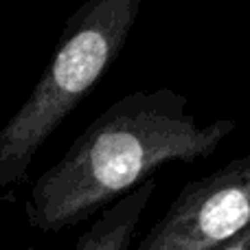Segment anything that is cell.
I'll list each match as a JSON object with an SVG mask.
<instances>
[{"mask_svg":"<svg viewBox=\"0 0 250 250\" xmlns=\"http://www.w3.org/2000/svg\"><path fill=\"white\" fill-rule=\"evenodd\" d=\"M215 250H250V226L244 233H239L235 239H230V242H226L224 246H220Z\"/></svg>","mask_w":250,"mask_h":250,"instance_id":"obj_5","label":"cell"},{"mask_svg":"<svg viewBox=\"0 0 250 250\" xmlns=\"http://www.w3.org/2000/svg\"><path fill=\"white\" fill-rule=\"evenodd\" d=\"M143 0H86L68 18L42 77L0 127V189L20 185L40 147L121 55Z\"/></svg>","mask_w":250,"mask_h":250,"instance_id":"obj_2","label":"cell"},{"mask_svg":"<svg viewBox=\"0 0 250 250\" xmlns=\"http://www.w3.org/2000/svg\"><path fill=\"white\" fill-rule=\"evenodd\" d=\"M156 191V180H147L132 193L123 195L99 213L95 222L82 233L70 250H129L138 222Z\"/></svg>","mask_w":250,"mask_h":250,"instance_id":"obj_4","label":"cell"},{"mask_svg":"<svg viewBox=\"0 0 250 250\" xmlns=\"http://www.w3.org/2000/svg\"><path fill=\"white\" fill-rule=\"evenodd\" d=\"M250 226V154L187 182L134 250H215Z\"/></svg>","mask_w":250,"mask_h":250,"instance_id":"obj_3","label":"cell"},{"mask_svg":"<svg viewBox=\"0 0 250 250\" xmlns=\"http://www.w3.org/2000/svg\"><path fill=\"white\" fill-rule=\"evenodd\" d=\"M235 129L233 119L200 125L171 88L114 101L31 187L26 220L40 233L86 222L154 178L167 163L204 160Z\"/></svg>","mask_w":250,"mask_h":250,"instance_id":"obj_1","label":"cell"}]
</instances>
